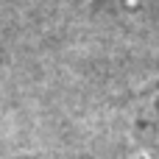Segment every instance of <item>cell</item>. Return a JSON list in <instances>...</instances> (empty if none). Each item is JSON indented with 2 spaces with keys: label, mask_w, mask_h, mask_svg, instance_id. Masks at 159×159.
Returning a JSON list of instances; mask_svg holds the SVG:
<instances>
[{
  "label": "cell",
  "mask_w": 159,
  "mask_h": 159,
  "mask_svg": "<svg viewBox=\"0 0 159 159\" xmlns=\"http://www.w3.org/2000/svg\"><path fill=\"white\" fill-rule=\"evenodd\" d=\"M151 131H154V143L159 148V103H157V112H154V123H151Z\"/></svg>",
  "instance_id": "1"
}]
</instances>
